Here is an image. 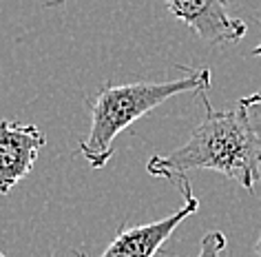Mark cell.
Returning a JSON list of instances; mask_svg holds the SVG:
<instances>
[{
	"instance_id": "2",
	"label": "cell",
	"mask_w": 261,
	"mask_h": 257,
	"mask_svg": "<svg viewBox=\"0 0 261 257\" xmlns=\"http://www.w3.org/2000/svg\"><path fill=\"white\" fill-rule=\"evenodd\" d=\"M181 69L186 76L166 82L138 80L126 84H104L91 102L89 135L80 142V155L84 160L93 169H102L113 155L115 137L142 115L186 91H208L211 69Z\"/></svg>"
},
{
	"instance_id": "9",
	"label": "cell",
	"mask_w": 261,
	"mask_h": 257,
	"mask_svg": "<svg viewBox=\"0 0 261 257\" xmlns=\"http://www.w3.org/2000/svg\"><path fill=\"white\" fill-rule=\"evenodd\" d=\"M259 20H261V16H259ZM252 56H257V58H261V42L257 44V47L252 49Z\"/></svg>"
},
{
	"instance_id": "3",
	"label": "cell",
	"mask_w": 261,
	"mask_h": 257,
	"mask_svg": "<svg viewBox=\"0 0 261 257\" xmlns=\"http://www.w3.org/2000/svg\"><path fill=\"white\" fill-rule=\"evenodd\" d=\"M179 191L184 193V204L175 213L155 220L151 224H140V226L122 228L113 237V242L104 248L100 257H155L166 244V240L173 235V230L179 226L186 217H191L199 208V200L195 197L191 182L181 180ZM75 257H87L82 250H75Z\"/></svg>"
},
{
	"instance_id": "8",
	"label": "cell",
	"mask_w": 261,
	"mask_h": 257,
	"mask_svg": "<svg viewBox=\"0 0 261 257\" xmlns=\"http://www.w3.org/2000/svg\"><path fill=\"white\" fill-rule=\"evenodd\" d=\"M67 0H49L47 3V7H60V5H64Z\"/></svg>"
},
{
	"instance_id": "7",
	"label": "cell",
	"mask_w": 261,
	"mask_h": 257,
	"mask_svg": "<svg viewBox=\"0 0 261 257\" xmlns=\"http://www.w3.org/2000/svg\"><path fill=\"white\" fill-rule=\"evenodd\" d=\"M239 107L246 111L248 122L252 124V129L261 135V91H257V94H252V96L241 98Z\"/></svg>"
},
{
	"instance_id": "11",
	"label": "cell",
	"mask_w": 261,
	"mask_h": 257,
	"mask_svg": "<svg viewBox=\"0 0 261 257\" xmlns=\"http://www.w3.org/2000/svg\"><path fill=\"white\" fill-rule=\"evenodd\" d=\"M0 257H7V255H5V253H3V250H0Z\"/></svg>"
},
{
	"instance_id": "10",
	"label": "cell",
	"mask_w": 261,
	"mask_h": 257,
	"mask_svg": "<svg viewBox=\"0 0 261 257\" xmlns=\"http://www.w3.org/2000/svg\"><path fill=\"white\" fill-rule=\"evenodd\" d=\"M254 250H257V255L261 257V237H259V242H257V246H254Z\"/></svg>"
},
{
	"instance_id": "5",
	"label": "cell",
	"mask_w": 261,
	"mask_h": 257,
	"mask_svg": "<svg viewBox=\"0 0 261 257\" xmlns=\"http://www.w3.org/2000/svg\"><path fill=\"white\" fill-rule=\"evenodd\" d=\"M47 137L36 124L0 120V193L7 195L29 171Z\"/></svg>"
},
{
	"instance_id": "4",
	"label": "cell",
	"mask_w": 261,
	"mask_h": 257,
	"mask_svg": "<svg viewBox=\"0 0 261 257\" xmlns=\"http://www.w3.org/2000/svg\"><path fill=\"white\" fill-rule=\"evenodd\" d=\"M166 9L208 44H234L246 36V22L228 14L226 0H164Z\"/></svg>"
},
{
	"instance_id": "1",
	"label": "cell",
	"mask_w": 261,
	"mask_h": 257,
	"mask_svg": "<svg viewBox=\"0 0 261 257\" xmlns=\"http://www.w3.org/2000/svg\"><path fill=\"white\" fill-rule=\"evenodd\" d=\"M204 102V120L193 131L186 144L168 155H153L146 164L148 175L175 182L179 186L188 171L211 169L252 191L261 177V135L248 122L246 111L215 109L206 91H199Z\"/></svg>"
},
{
	"instance_id": "6",
	"label": "cell",
	"mask_w": 261,
	"mask_h": 257,
	"mask_svg": "<svg viewBox=\"0 0 261 257\" xmlns=\"http://www.w3.org/2000/svg\"><path fill=\"white\" fill-rule=\"evenodd\" d=\"M226 248V235L219 230H211L204 235V240L199 244V253L195 257H221Z\"/></svg>"
}]
</instances>
